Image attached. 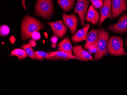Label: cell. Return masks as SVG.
<instances>
[{
	"label": "cell",
	"instance_id": "obj_1",
	"mask_svg": "<svg viewBox=\"0 0 127 95\" xmlns=\"http://www.w3.org/2000/svg\"><path fill=\"white\" fill-rule=\"evenodd\" d=\"M45 27V25L36 18L26 16L21 23V36L23 40L26 41L30 39L34 32L41 30Z\"/></svg>",
	"mask_w": 127,
	"mask_h": 95
},
{
	"label": "cell",
	"instance_id": "obj_2",
	"mask_svg": "<svg viewBox=\"0 0 127 95\" xmlns=\"http://www.w3.org/2000/svg\"><path fill=\"white\" fill-rule=\"evenodd\" d=\"M97 45L96 52L94 55V59L97 61L107 54V45L110 39L109 33L102 28L98 32Z\"/></svg>",
	"mask_w": 127,
	"mask_h": 95
},
{
	"label": "cell",
	"instance_id": "obj_3",
	"mask_svg": "<svg viewBox=\"0 0 127 95\" xmlns=\"http://www.w3.org/2000/svg\"><path fill=\"white\" fill-rule=\"evenodd\" d=\"M35 13L39 16L49 19L52 16L54 6L52 0H36Z\"/></svg>",
	"mask_w": 127,
	"mask_h": 95
},
{
	"label": "cell",
	"instance_id": "obj_4",
	"mask_svg": "<svg viewBox=\"0 0 127 95\" xmlns=\"http://www.w3.org/2000/svg\"><path fill=\"white\" fill-rule=\"evenodd\" d=\"M107 51L113 56L127 55L123 47L122 39L120 37H112L108 42Z\"/></svg>",
	"mask_w": 127,
	"mask_h": 95
},
{
	"label": "cell",
	"instance_id": "obj_5",
	"mask_svg": "<svg viewBox=\"0 0 127 95\" xmlns=\"http://www.w3.org/2000/svg\"><path fill=\"white\" fill-rule=\"evenodd\" d=\"M89 0H77L74 13L78 14L82 26L85 25V19L89 6Z\"/></svg>",
	"mask_w": 127,
	"mask_h": 95
},
{
	"label": "cell",
	"instance_id": "obj_6",
	"mask_svg": "<svg viewBox=\"0 0 127 95\" xmlns=\"http://www.w3.org/2000/svg\"><path fill=\"white\" fill-rule=\"evenodd\" d=\"M106 30L116 33H122L127 32V13L121 16L117 23L107 27Z\"/></svg>",
	"mask_w": 127,
	"mask_h": 95
},
{
	"label": "cell",
	"instance_id": "obj_7",
	"mask_svg": "<svg viewBox=\"0 0 127 95\" xmlns=\"http://www.w3.org/2000/svg\"><path fill=\"white\" fill-rule=\"evenodd\" d=\"M127 9L126 0H112V12L113 18H117Z\"/></svg>",
	"mask_w": 127,
	"mask_h": 95
},
{
	"label": "cell",
	"instance_id": "obj_8",
	"mask_svg": "<svg viewBox=\"0 0 127 95\" xmlns=\"http://www.w3.org/2000/svg\"><path fill=\"white\" fill-rule=\"evenodd\" d=\"M63 18L64 23L70 29L71 34H75L77 29L78 23L79 21L77 16L73 14L68 15L64 12H63Z\"/></svg>",
	"mask_w": 127,
	"mask_h": 95
},
{
	"label": "cell",
	"instance_id": "obj_9",
	"mask_svg": "<svg viewBox=\"0 0 127 95\" xmlns=\"http://www.w3.org/2000/svg\"><path fill=\"white\" fill-rule=\"evenodd\" d=\"M47 24L50 26L53 34L59 38H62L67 32V29L64 24L62 20L55 22H47Z\"/></svg>",
	"mask_w": 127,
	"mask_h": 95
},
{
	"label": "cell",
	"instance_id": "obj_10",
	"mask_svg": "<svg viewBox=\"0 0 127 95\" xmlns=\"http://www.w3.org/2000/svg\"><path fill=\"white\" fill-rule=\"evenodd\" d=\"M73 55L76 57L79 60L83 61H93L90 53L83 49L82 46L80 45H76L72 47Z\"/></svg>",
	"mask_w": 127,
	"mask_h": 95
},
{
	"label": "cell",
	"instance_id": "obj_11",
	"mask_svg": "<svg viewBox=\"0 0 127 95\" xmlns=\"http://www.w3.org/2000/svg\"><path fill=\"white\" fill-rule=\"evenodd\" d=\"M112 0H105L103 6L100 8V19L99 25L98 28H99L103 22L108 18L112 19L113 18L112 10Z\"/></svg>",
	"mask_w": 127,
	"mask_h": 95
},
{
	"label": "cell",
	"instance_id": "obj_12",
	"mask_svg": "<svg viewBox=\"0 0 127 95\" xmlns=\"http://www.w3.org/2000/svg\"><path fill=\"white\" fill-rule=\"evenodd\" d=\"M99 13L95 9L93 5H91L85 16V19L93 25L97 24L100 21Z\"/></svg>",
	"mask_w": 127,
	"mask_h": 95
},
{
	"label": "cell",
	"instance_id": "obj_13",
	"mask_svg": "<svg viewBox=\"0 0 127 95\" xmlns=\"http://www.w3.org/2000/svg\"><path fill=\"white\" fill-rule=\"evenodd\" d=\"M90 27V24H88L83 29L80 30L71 37L72 41L74 43L80 42L84 40L86 41L88 31Z\"/></svg>",
	"mask_w": 127,
	"mask_h": 95
},
{
	"label": "cell",
	"instance_id": "obj_14",
	"mask_svg": "<svg viewBox=\"0 0 127 95\" xmlns=\"http://www.w3.org/2000/svg\"><path fill=\"white\" fill-rule=\"evenodd\" d=\"M98 30L91 29L90 31L87 33L86 36V42L84 46V49H87L89 47L97 43Z\"/></svg>",
	"mask_w": 127,
	"mask_h": 95
},
{
	"label": "cell",
	"instance_id": "obj_15",
	"mask_svg": "<svg viewBox=\"0 0 127 95\" xmlns=\"http://www.w3.org/2000/svg\"><path fill=\"white\" fill-rule=\"evenodd\" d=\"M49 54L51 56L53 57L55 60H62L67 61L71 59H78L77 57L73 55L64 52H49Z\"/></svg>",
	"mask_w": 127,
	"mask_h": 95
},
{
	"label": "cell",
	"instance_id": "obj_16",
	"mask_svg": "<svg viewBox=\"0 0 127 95\" xmlns=\"http://www.w3.org/2000/svg\"><path fill=\"white\" fill-rule=\"evenodd\" d=\"M21 48L24 50L27 54L32 60H43V57L38 55L33 51L30 44H26L23 45Z\"/></svg>",
	"mask_w": 127,
	"mask_h": 95
},
{
	"label": "cell",
	"instance_id": "obj_17",
	"mask_svg": "<svg viewBox=\"0 0 127 95\" xmlns=\"http://www.w3.org/2000/svg\"><path fill=\"white\" fill-rule=\"evenodd\" d=\"M59 50L72 55V47L71 42L68 38L64 39L59 44Z\"/></svg>",
	"mask_w": 127,
	"mask_h": 95
},
{
	"label": "cell",
	"instance_id": "obj_18",
	"mask_svg": "<svg viewBox=\"0 0 127 95\" xmlns=\"http://www.w3.org/2000/svg\"><path fill=\"white\" fill-rule=\"evenodd\" d=\"M75 0H58L60 7L66 12L71 10L74 6Z\"/></svg>",
	"mask_w": 127,
	"mask_h": 95
},
{
	"label": "cell",
	"instance_id": "obj_19",
	"mask_svg": "<svg viewBox=\"0 0 127 95\" xmlns=\"http://www.w3.org/2000/svg\"><path fill=\"white\" fill-rule=\"evenodd\" d=\"M10 56H15L19 59H24L28 56L24 50L20 49H14L11 52Z\"/></svg>",
	"mask_w": 127,
	"mask_h": 95
},
{
	"label": "cell",
	"instance_id": "obj_20",
	"mask_svg": "<svg viewBox=\"0 0 127 95\" xmlns=\"http://www.w3.org/2000/svg\"><path fill=\"white\" fill-rule=\"evenodd\" d=\"M10 33V29L7 25H2L0 26V35L3 37L7 36Z\"/></svg>",
	"mask_w": 127,
	"mask_h": 95
},
{
	"label": "cell",
	"instance_id": "obj_21",
	"mask_svg": "<svg viewBox=\"0 0 127 95\" xmlns=\"http://www.w3.org/2000/svg\"><path fill=\"white\" fill-rule=\"evenodd\" d=\"M93 5L96 9L100 8L104 3V1L102 0H91Z\"/></svg>",
	"mask_w": 127,
	"mask_h": 95
},
{
	"label": "cell",
	"instance_id": "obj_22",
	"mask_svg": "<svg viewBox=\"0 0 127 95\" xmlns=\"http://www.w3.org/2000/svg\"><path fill=\"white\" fill-rule=\"evenodd\" d=\"M35 52L38 55L41 56L42 57L45 58L46 59L51 60H55L53 57L51 56L50 55L49 52L48 53H46V52L42 51H37Z\"/></svg>",
	"mask_w": 127,
	"mask_h": 95
},
{
	"label": "cell",
	"instance_id": "obj_23",
	"mask_svg": "<svg viewBox=\"0 0 127 95\" xmlns=\"http://www.w3.org/2000/svg\"><path fill=\"white\" fill-rule=\"evenodd\" d=\"M32 39L34 41H37L40 39V35L38 31L34 32L31 35Z\"/></svg>",
	"mask_w": 127,
	"mask_h": 95
},
{
	"label": "cell",
	"instance_id": "obj_24",
	"mask_svg": "<svg viewBox=\"0 0 127 95\" xmlns=\"http://www.w3.org/2000/svg\"><path fill=\"white\" fill-rule=\"evenodd\" d=\"M97 43L95 44L91 45L89 47V48L88 49V51L91 54L95 53L97 51Z\"/></svg>",
	"mask_w": 127,
	"mask_h": 95
},
{
	"label": "cell",
	"instance_id": "obj_25",
	"mask_svg": "<svg viewBox=\"0 0 127 95\" xmlns=\"http://www.w3.org/2000/svg\"><path fill=\"white\" fill-rule=\"evenodd\" d=\"M58 41V38L57 36L55 35V36H53L51 39V41L52 42L53 44L52 45V47H56V42Z\"/></svg>",
	"mask_w": 127,
	"mask_h": 95
},
{
	"label": "cell",
	"instance_id": "obj_26",
	"mask_svg": "<svg viewBox=\"0 0 127 95\" xmlns=\"http://www.w3.org/2000/svg\"><path fill=\"white\" fill-rule=\"evenodd\" d=\"M29 42H30V44L31 46H35V45L36 44L35 41L32 40V39L31 41H30Z\"/></svg>",
	"mask_w": 127,
	"mask_h": 95
},
{
	"label": "cell",
	"instance_id": "obj_27",
	"mask_svg": "<svg viewBox=\"0 0 127 95\" xmlns=\"http://www.w3.org/2000/svg\"><path fill=\"white\" fill-rule=\"evenodd\" d=\"M25 0H22V5H23V7L27 10V8L25 5Z\"/></svg>",
	"mask_w": 127,
	"mask_h": 95
},
{
	"label": "cell",
	"instance_id": "obj_28",
	"mask_svg": "<svg viewBox=\"0 0 127 95\" xmlns=\"http://www.w3.org/2000/svg\"><path fill=\"white\" fill-rule=\"evenodd\" d=\"M10 41L11 42V43H13L15 42V37L13 36H12L10 38Z\"/></svg>",
	"mask_w": 127,
	"mask_h": 95
},
{
	"label": "cell",
	"instance_id": "obj_29",
	"mask_svg": "<svg viewBox=\"0 0 127 95\" xmlns=\"http://www.w3.org/2000/svg\"><path fill=\"white\" fill-rule=\"evenodd\" d=\"M126 46H127V37L126 39Z\"/></svg>",
	"mask_w": 127,
	"mask_h": 95
},
{
	"label": "cell",
	"instance_id": "obj_30",
	"mask_svg": "<svg viewBox=\"0 0 127 95\" xmlns=\"http://www.w3.org/2000/svg\"></svg>",
	"mask_w": 127,
	"mask_h": 95
}]
</instances>
